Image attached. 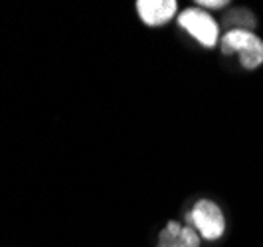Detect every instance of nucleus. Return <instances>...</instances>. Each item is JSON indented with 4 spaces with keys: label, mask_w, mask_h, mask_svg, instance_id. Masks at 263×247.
Here are the masks:
<instances>
[{
    "label": "nucleus",
    "mask_w": 263,
    "mask_h": 247,
    "mask_svg": "<svg viewBox=\"0 0 263 247\" xmlns=\"http://www.w3.org/2000/svg\"><path fill=\"white\" fill-rule=\"evenodd\" d=\"M228 30H234V28H239V30H253L257 20L253 12H250L248 8H232L230 12L226 14L224 22H222Z\"/></svg>",
    "instance_id": "obj_6"
},
{
    "label": "nucleus",
    "mask_w": 263,
    "mask_h": 247,
    "mask_svg": "<svg viewBox=\"0 0 263 247\" xmlns=\"http://www.w3.org/2000/svg\"><path fill=\"white\" fill-rule=\"evenodd\" d=\"M200 243L202 237L192 225L180 221H168L158 234L157 247H200Z\"/></svg>",
    "instance_id": "obj_5"
},
{
    "label": "nucleus",
    "mask_w": 263,
    "mask_h": 247,
    "mask_svg": "<svg viewBox=\"0 0 263 247\" xmlns=\"http://www.w3.org/2000/svg\"><path fill=\"white\" fill-rule=\"evenodd\" d=\"M196 6L204 10H222L230 6V0H196Z\"/></svg>",
    "instance_id": "obj_7"
},
{
    "label": "nucleus",
    "mask_w": 263,
    "mask_h": 247,
    "mask_svg": "<svg viewBox=\"0 0 263 247\" xmlns=\"http://www.w3.org/2000/svg\"><path fill=\"white\" fill-rule=\"evenodd\" d=\"M176 22L188 36L196 40L202 48L212 50V48L220 46V38H222L220 22L208 10L198 8V6H190V8H186L178 14Z\"/></svg>",
    "instance_id": "obj_3"
},
{
    "label": "nucleus",
    "mask_w": 263,
    "mask_h": 247,
    "mask_svg": "<svg viewBox=\"0 0 263 247\" xmlns=\"http://www.w3.org/2000/svg\"><path fill=\"white\" fill-rule=\"evenodd\" d=\"M220 50L224 55H237L246 71L259 69L263 65V38L253 30H226L220 38Z\"/></svg>",
    "instance_id": "obj_1"
},
{
    "label": "nucleus",
    "mask_w": 263,
    "mask_h": 247,
    "mask_svg": "<svg viewBox=\"0 0 263 247\" xmlns=\"http://www.w3.org/2000/svg\"><path fill=\"white\" fill-rule=\"evenodd\" d=\"M178 12L176 0H139L137 2V14L146 26L157 28L171 22Z\"/></svg>",
    "instance_id": "obj_4"
},
{
    "label": "nucleus",
    "mask_w": 263,
    "mask_h": 247,
    "mask_svg": "<svg viewBox=\"0 0 263 247\" xmlns=\"http://www.w3.org/2000/svg\"><path fill=\"white\" fill-rule=\"evenodd\" d=\"M186 223L192 225L198 235L206 241H218L226 235L228 220L222 206L210 198H200L186 214Z\"/></svg>",
    "instance_id": "obj_2"
}]
</instances>
